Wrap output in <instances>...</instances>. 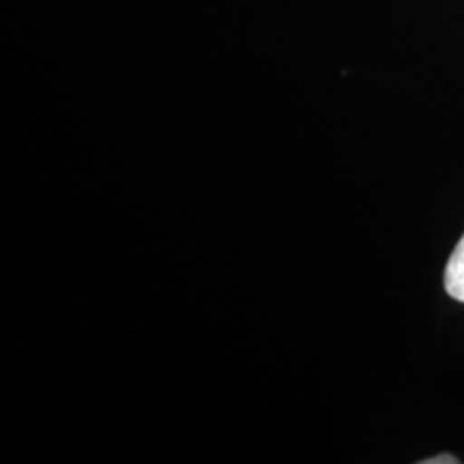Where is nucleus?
Wrapping results in <instances>:
<instances>
[{"label": "nucleus", "instance_id": "nucleus-1", "mask_svg": "<svg viewBox=\"0 0 464 464\" xmlns=\"http://www.w3.org/2000/svg\"><path fill=\"white\" fill-rule=\"evenodd\" d=\"M445 290L451 299L464 304V237L451 254L448 269H445Z\"/></svg>", "mask_w": 464, "mask_h": 464}, {"label": "nucleus", "instance_id": "nucleus-2", "mask_svg": "<svg viewBox=\"0 0 464 464\" xmlns=\"http://www.w3.org/2000/svg\"><path fill=\"white\" fill-rule=\"evenodd\" d=\"M456 456H450V454H443V456H437V458H428V460H421V464H458Z\"/></svg>", "mask_w": 464, "mask_h": 464}]
</instances>
